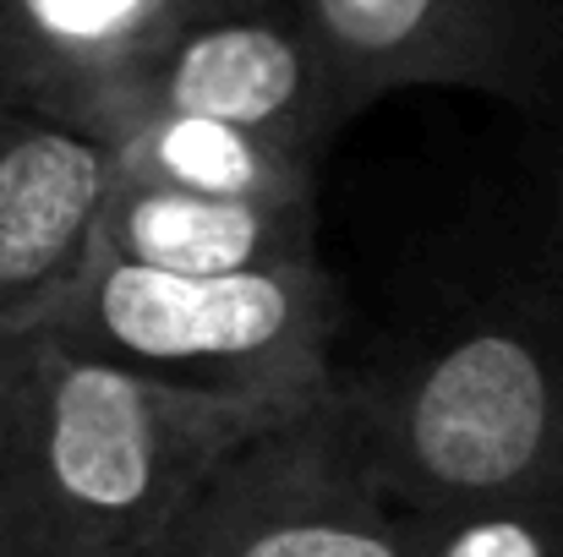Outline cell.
Returning a JSON list of instances; mask_svg holds the SVG:
<instances>
[{"label": "cell", "instance_id": "cell-1", "mask_svg": "<svg viewBox=\"0 0 563 557\" xmlns=\"http://www.w3.org/2000/svg\"><path fill=\"white\" fill-rule=\"evenodd\" d=\"M307 404H213L33 339L0 432V557H159L202 487Z\"/></svg>", "mask_w": 563, "mask_h": 557}, {"label": "cell", "instance_id": "cell-2", "mask_svg": "<svg viewBox=\"0 0 563 557\" xmlns=\"http://www.w3.org/2000/svg\"><path fill=\"white\" fill-rule=\"evenodd\" d=\"M340 393L399 514L563 498V274L476 296Z\"/></svg>", "mask_w": 563, "mask_h": 557}, {"label": "cell", "instance_id": "cell-3", "mask_svg": "<svg viewBox=\"0 0 563 557\" xmlns=\"http://www.w3.org/2000/svg\"><path fill=\"white\" fill-rule=\"evenodd\" d=\"M345 290L323 263L268 274H159L93 257L49 318L82 361L213 404H312L340 388Z\"/></svg>", "mask_w": 563, "mask_h": 557}, {"label": "cell", "instance_id": "cell-4", "mask_svg": "<svg viewBox=\"0 0 563 557\" xmlns=\"http://www.w3.org/2000/svg\"><path fill=\"white\" fill-rule=\"evenodd\" d=\"M159 557H416V542L334 388L252 437L202 487Z\"/></svg>", "mask_w": 563, "mask_h": 557}, {"label": "cell", "instance_id": "cell-5", "mask_svg": "<svg viewBox=\"0 0 563 557\" xmlns=\"http://www.w3.org/2000/svg\"><path fill=\"white\" fill-rule=\"evenodd\" d=\"M345 115L399 88H460L563 121V0H296Z\"/></svg>", "mask_w": 563, "mask_h": 557}, {"label": "cell", "instance_id": "cell-6", "mask_svg": "<svg viewBox=\"0 0 563 557\" xmlns=\"http://www.w3.org/2000/svg\"><path fill=\"white\" fill-rule=\"evenodd\" d=\"M202 115L323 159L351 126L334 77L296 11V0H246L181 27L137 77H126L82 126L104 137L126 115Z\"/></svg>", "mask_w": 563, "mask_h": 557}, {"label": "cell", "instance_id": "cell-7", "mask_svg": "<svg viewBox=\"0 0 563 557\" xmlns=\"http://www.w3.org/2000/svg\"><path fill=\"white\" fill-rule=\"evenodd\" d=\"M115 159L99 137L0 104V339L44 334L99 257Z\"/></svg>", "mask_w": 563, "mask_h": 557}, {"label": "cell", "instance_id": "cell-8", "mask_svg": "<svg viewBox=\"0 0 563 557\" xmlns=\"http://www.w3.org/2000/svg\"><path fill=\"white\" fill-rule=\"evenodd\" d=\"M246 0H0V104L88 126L181 27Z\"/></svg>", "mask_w": 563, "mask_h": 557}, {"label": "cell", "instance_id": "cell-9", "mask_svg": "<svg viewBox=\"0 0 563 557\" xmlns=\"http://www.w3.org/2000/svg\"><path fill=\"white\" fill-rule=\"evenodd\" d=\"M99 257L159 274H268L318 263V202H241L121 181L99 219Z\"/></svg>", "mask_w": 563, "mask_h": 557}, {"label": "cell", "instance_id": "cell-10", "mask_svg": "<svg viewBox=\"0 0 563 557\" xmlns=\"http://www.w3.org/2000/svg\"><path fill=\"white\" fill-rule=\"evenodd\" d=\"M121 181L241 202H318V159L202 115H126L99 137Z\"/></svg>", "mask_w": 563, "mask_h": 557}, {"label": "cell", "instance_id": "cell-11", "mask_svg": "<svg viewBox=\"0 0 563 557\" xmlns=\"http://www.w3.org/2000/svg\"><path fill=\"white\" fill-rule=\"evenodd\" d=\"M416 557H563V498L410 514Z\"/></svg>", "mask_w": 563, "mask_h": 557}, {"label": "cell", "instance_id": "cell-12", "mask_svg": "<svg viewBox=\"0 0 563 557\" xmlns=\"http://www.w3.org/2000/svg\"><path fill=\"white\" fill-rule=\"evenodd\" d=\"M33 339L38 334H16V339H0V432H5V415L22 393V377H27V356H33Z\"/></svg>", "mask_w": 563, "mask_h": 557}, {"label": "cell", "instance_id": "cell-13", "mask_svg": "<svg viewBox=\"0 0 563 557\" xmlns=\"http://www.w3.org/2000/svg\"><path fill=\"white\" fill-rule=\"evenodd\" d=\"M548 132V191H553V219L563 230V121L559 126H542Z\"/></svg>", "mask_w": 563, "mask_h": 557}]
</instances>
